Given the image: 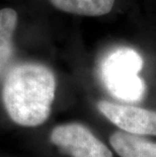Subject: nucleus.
<instances>
[{
	"label": "nucleus",
	"mask_w": 156,
	"mask_h": 157,
	"mask_svg": "<svg viewBox=\"0 0 156 157\" xmlns=\"http://www.w3.org/2000/svg\"><path fill=\"white\" fill-rule=\"evenodd\" d=\"M56 78L47 66L22 63L12 67L3 82L2 101L12 122L38 127L48 120L55 98Z\"/></svg>",
	"instance_id": "nucleus-1"
},
{
	"label": "nucleus",
	"mask_w": 156,
	"mask_h": 157,
	"mask_svg": "<svg viewBox=\"0 0 156 157\" xmlns=\"http://www.w3.org/2000/svg\"><path fill=\"white\" fill-rule=\"evenodd\" d=\"M50 140L71 157H114L105 143L79 123L57 126L53 129Z\"/></svg>",
	"instance_id": "nucleus-3"
},
{
	"label": "nucleus",
	"mask_w": 156,
	"mask_h": 157,
	"mask_svg": "<svg viewBox=\"0 0 156 157\" xmlns=\"http://www.w3.org/2000/svg\"><path fill=\"white\" fill-rule=\"evenodd\" d=\"M109 143L120 157H156V142L140 135L116 131L109 137Z\"/></svg>",
	"instance_id": "nucleus-5"
},
{
	"label": "nucleus",
	"mask_w": 156,
	"mask_h": 157,
	"mask_svg": "<svg viewBox=\"0 0 156 157\" xmlns=\"http://www.w3.org/2000/svg\"><path fill=\"white\" fill-rule=\"evenodd\" d=\"M17 26V13L12 8L0 9V76L13 55V36Z\"/></svg>",
	"instance_id": "nucleus-6"
},
{
	"label": "nucleus",
	"mask_w": 156,
	"mask_h": 157,
	"mask_svg": "<svg viewBox=\"0 0 156 157\" xmlns=\"http://www.w3.org/2000/svg\"><path fill=\"white\" fill-rule=\"evenodd\" d=\"M143 59L134 49L123 47L109 52L101 65V78L108 91L124 101H139L146 91L139 76Z\"/></svg>",
	"instance_id": "nucleus-2"
},
{
	"label": "nucleus",
	"mask_w": 156,
	"mask_h": 157,
	"mask_svg": "<svg viewBox=\"0 0 156 157\" xmlns=\"http://www.w3.org/2000/svg\"><path fill=\"white\" fill-rule=\"evenodd\" d=\"M63 12L83 16H101L112 11L115 0H49Z\"/></svg>",
	"instance_id": "nucleus-7"
},
{
	"label": "nucleus",
	"mask_w": 156,
	"mask_h": 157,
	"mask_svg": "<svg viewBox=\"0 0 156 157\" xmlns=\"http://www.w3.org/2000/svg\"><path fill=\"white\" fill-rule=\"evenodd\" d=\"M96 106L122 131L140 136H156V111L108 101H99Z\"/></svg>",
	"instance_id": "nucleus-4"
}]
</instances>
